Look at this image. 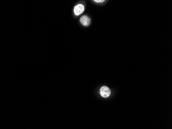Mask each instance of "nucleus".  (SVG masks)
<instances>
[{"mask_svg":"<svg viewBox=\"0 0 172 129\" xmlns=\"http://www.w3.org/2000/svg\"><path fill=\"white\" fill-rule=\"evenodd\" d=\"M85 10V6L82 4H78L74 7V13L76 16H78L82 14Z\"/></svg>","mask_w":172,"mask_h":129,"instance_id":"f257e3e1","label":"nucleus"},{"mask_svg":"<svg viewBox=\"0 0 172 129\" xmlns=\"http://www.w3.org/2000/svg\"><path fill=\"white\" fill-rule=\"evenodd\" d=\"M100 94L104 98H107L111 95V89H109L108 87L106 86L102 87L100 89Z\"/></svg>","mask_w":172,"mask_h":129,"instance_id":"f03ea898","label":"nucleus"},{"mask_svg":"<svg viewBox=\"0 0 172 129\" xmlns=\"http://www.w3.org/2000/svg\"><path fill=\"white\" fill-rule=\"evenodd\" d=\"M80 22L82 25H84L85 26H87L90 25V23H91V19L89 17L84 15L80 18Z\"/></svg>","mask_w":172,"mask_h":129,"instance_id":"7ed1b4c3","label":"nucleus"},{"mask_svg":"<svg viewBox=\"0 0 172 129\" xmlns=\"http://www.w3.org/2000/svg\"><path fill=\"white\" fill-rule=\"evenodd\" d=\"M93 1L96 3H102L105 2V0H93Z\"/></svg>","mask_w":172,"mask_h":129,"instance_id":"20e7f679","label":"nucleus"}]
</instances>
